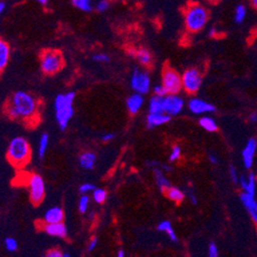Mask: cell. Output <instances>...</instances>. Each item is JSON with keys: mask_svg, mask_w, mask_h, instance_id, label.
<instances>
[{"mask_svg": "<svg viewBox=\"0 0 257 257\" xmlns=\"http://www.w3.org/2000/svg\"><path fill=\"white\" fill-rule=\"evenodd\" d=\"M6 114L13 120L30 122L38 116V102L35 96L23 90L16 91L6 106Z\"/></svg>", "mask_w": 257, "mask_h": 257, "instance_id": "6da1fadb", "label": "cell"}, {"mask_svg": "<svg viewBox=\"0 0 257 257\" xmlns=\"http://www.w3.org/2000/svg\"><path fill=\"white\" fill-rule=\"evenodd\" d=\"M209 20L207 9L198 3H190L184 10L185 27L190 33L202 31Z\"/></svg>", "mask_w": 257, "mask_h": 257, "instance_id": "7a4b0ae2", "label": "cell"}, {"mask_svg": "<svg viewBox=\"0 0 257 257\" xmlns=\"http://www.w3.org/2000/svg\"><path fill=\"white\" fill-rule=\"evenodd\" d=\"M75 97L76 93L69 91L66 93H60L55 98V117L62 132L67 130L69 122L74 116Z\"/></svg>", "mask_w": 257, "mask_h": 257, "instance_id": "3957f363", "label": "cell"}, {"mask_svg": "<svg viewBox=\"0 0 257 257\" xmlns=\"http://www.w3.org/2000/svg\"><path fill=\"white\" fill-rule=\"evenodd\" d=\"M7 157L10 163L17 168L27 165L31 159V146L28 140L23 137L14 138L9 144Z\"/></svg>", "mask_w": 257, "mask_h": 257, "instance_id": "277c9868", "label": "cell"}, {"mask_svg": "<svg viewBox=\"0 0 257 257\" xmlns=\"http://www.w3.org/2000/svg\"><path fill=\"white\" fill-rule=\"evenodd\" d=\"M64 67V58L59 50L46 49L40 55V69L45 75H55Z\"/></svg>", "mask_w": 257, "mask_h": 257, "instance_id": "5b68a950", "label": "cell"}, {"mask_svg": "<svg viewBox=\"0 0 257 257\" xmlns=\"http://www.w3.org/2000/svg\"><path fill=\"white\" fill-rule=\"evenodd\" d=\"M168 94H178L183 89L182 75L175 69L165 66L162 71V83Z\"/></svg>", "mask_w": 257, "mask_h": 257, "instance_id": "8992f818", "label": "cell"}, {"mask_svg": "<svg viewBox=\"0 0 257 257\" xmlns=\"http://www.w3.org/2000/svg\"><path fill=\"white\" fill-rule=\"evenodd\" d=\"M183 89L189 94H195L202 86L203 76L199 69L189 68L182 74Z\"/></svg>", "mask_w": 257, "mask_h": 257, "instance_id": "52a82bcc", "label": "cell"}, {"mask_svg": "<svg viewBox=\"0 0 257 257\" xmlns=\"http://www.w3.org/2000/svg\"><path fill=\"white\" fill-rule=\"evenodd\" d=\"M131 86L134 92L140 94H147L151 90V77L150 74L140 68H136L131 77Z\"/></svg>", "mask_w": 257, "mask_h": 257, "instance_id": "ba28073f", "label": "cell"}, {"mask_svg": "<svg viewBox=\"0 0 257 257\" xmlns=\"http://www.w3.org/2000/svg\"><path fill=\"white\" fill-rule=\"evenodd\" d=\"M29 196L31 202L38 206L45 198V183L39 174H31L28 178Z\"/></svg>", "mask_w": 257, "mask_h": 257, "instance_id": "9c48e42d", "label": "cell"}, {"mask_svg": "<svg viewBox=\"0 0 257 257\" xmlns=\"http://www.w3.org/2000/svg\"><path fill=\"white\" fill-rule=\"evenodd\" d=\"M185 106V100L178 94H167L163 97L164 113L170 117L181 113Z\"/></svg>", "mask_w": 257, "mask_h": 257, "instance_id": "30bf717a", "label": "cell"}, {"mask_svg": "<svg viewBox=\"0 0 257 257\" xmlns=\"http://www.w3.org/2000/svg\"><path fill=\"white\" fill-rule=\"evenodd\" d=\"M188 108L193 114L196 115L213 113L216 110V108L212 104H210V102H207L198 97H193L189 100Z\"/></svg>", "mask_w": 257, "mask_h": 257, "instance_id": "8fae6325", "label": "cell"}, {"mask_svg": "<svg viewBox=\"0 0 257 257\" xmlns=\"http://www.w3.org/2000/svg\"><path fill=\"white\" fill-rule=\"evenodd\" d=\"M257 150V141L255 139L248 140L247 144L245 145L243 151H242V159L243 164L246 169H250L254 162V156Z\"/></svg>", "mask_w": 257, "mask_h": 257, "instance_id": "7c38bea8", "label": "cell"}, {"mask_svg": "<svg viewBox=\"0 0 257 257\" xmlns=\"http://www.w3.org/2000/svg\"><path fill=\"white\" fill-rule=\"evenodd\" d=\"M42 230L51 236L57 237L61 239H65L68 235V229L64 222H58V223H45L42 225Z\"/></svg>", "mask_w": 257, "mask_h": 257, "instance_id": "4fadbf2b", "label": "cell"}, {"mask_svg": "<svg viewBox=\"0 0 257 257\" xmlns=\"http://www.w3.org/2000/svg\"><path fill=\"white\" fill-rule=\"evenodd\" d=\"M145 104V98L143 94L134 92L126 98V108L132 115L138 114Z\"/></svg>", "mask_w": 257, "mask_h": 257, "instance_id": "5bb4252c", "label": "cell"}, {"mask_svg": "<svg viewBox=\"0 0 257 257\" xmlns=\"http://www.w3.org/2000/svg\"><path fill=\"white\" fill-rule=\"evenodd\" d=\"M239 185L244 193L255 197L256 192V176L252 172L248 175L242 174L239 178Z\"/></svg>", "mask_w": 257, "mask_h": 257, "instance_id": "9a60e30c", "label": "cell"}, {"mask_svg": "<svg viewBox=\"0 0 257 257\" xmlns=\"http://www.w3.org/2000/svg\"><path fill=\"white\" fill-rule=\"evenodd\" d=\"M240 199L244 205V207L250 214L251 218L255 223H257V202L255 201V198L249 194L242 193L240 195Z\"/></svg>", "mask_w": 257, "mask_h": 257, "instance_id": "2e32d148", "label": "cell"}, {"mask_svg": "<svg viewBox=\"0 0 257 257\" xmlns=\"http://www.w3.org/2000/svg\"><path fill=\"white\" fill-rule=\"evenodd\" d=\"M128 55L135 58L140 63V65H142L144 67H149L153 62L152 54L146 48H140L137 50L132 49L128 51Z\"/></svg>", "mask_w": 257, "mask_h": 257, "instance_id": "e0dca14e", "label": "cell"}, {"mask_svg": "<svg viewBox=\"0 0 257 257\" xmlns=\"http://www.w3.org/2000/svg\"><path fill=\"white\" fill-rule=\"evenodd\" d=\"M171 117L165 113H160V114H153L149 113L147 116V126L149 130H153L155 127L162 126L170 121Z\"/></svg>", "mask_w": 257, "mask_h": 257, "instance_id": "ac0fdd59", "label": "cell"}, {"mask_svg": "<svg viewBox=\"0 0 257 257\" xmlns=\"http://www.w3.org/2000/svg\"><path fill=\"white\" fill-rule=\"evenodd\" d=\"M65 218L64 210L61 207H51L44 213L43 221L45 223L63 222Z\"/></svg>", "mask_w": 257, "mask_h": 257, "instance_id": "d6986e66", "label": "cell"}, {"mask_svg": "<svg viewBox=\"0 0 257 257\" xmlns=\"http://www.w3.org/2000/svg\"><path fill=\"white\" fill-rule=\"evenodd\" d=\"M11 59V47L9 43L0 37V75L9 65Z\"/></svg>", "mask_w": 257, "mask_h": 257, "instance_id": "ffe728a7", "label": "cell"}, {"mask_svg": "<svg viewBox=\"0 0 257 257\" xmlns=\"http://www.w3.org/2000/svg\"><path fill=\"white\" fill-rule=\"evenodd\" d=\"M78 162L81 168L85 170H92L95 166L96 155L93 152H89V151L83 152L78 157Z\"/></svg>", "mask_w": 257, "mask_h": 257, "instance_id": "44dd1931", "label": "cell"}, {"mask_svg": "<svg viewBox=\"0 0 257 257\" xmlns=\"http://www.w3.org/2000/svg\"><path fill=\"white\" fill-rule=\"evenodd\" d=\"M153 171H154V177H155V182H156L157 187L159 188V190L161 192L164 193L169 187H171L168 178L165 176L164 171L159 167L153 168Z\"/></svg>", "mask_w": 257, "mask_h": 257, "instance_id": "7402d4cb", "label": "cell"}, {"mask_svg": "<svg viewBox=\"0 0 257 257\" xmlns=\"http://www.w3.org/2000/svg\"><path fill=\"white\" fill-rule=\"evenodd\" d=\"M166 198H168L170 201L172 202H175L177 204L182 203L186 197V194L181 190L178 189L176 187H169L165 192H164Z\"/></svg>", "mask_w": 257, "mask_h": 257, "instance_id": "603a6c76", "label": "cell"}, {"mask_svg": "<svg viewBox=\"0 0 257 257\" xmlns=\"http://www.w3.org/2000/svg\"><path fill=\"white\" fill-rule=\"evenodd\" d=\"M149 113L160 114L164 113L163 110V97L154 95L150 98L149 101Z\"/></svg>", "mask_w": 257, "mask_h": 257, "instance_id": "cb8c5ba5", "label": "cell"}, {"mask_svg": "<svg viewBox=\"0 0 257 257\" xmlns=\"http://www.w3.org/2000/svg\"><path fill=\"white\" fill-rule=\"evenodd\" d=\"M157 229L159 230V232H163V233H166L169 237V239L172 241V242H177V236L174 232V229L172 227V224L169 220H163L161 221L158 226H157Z\"/></svg>", "mask_w": 257, "mask_h": 257, "instance_id": "d4e9b609", "label": "cell"}, {"mask_svg": "<svg viewBox=\"0 0 257 257\" xmlns=\"http://www.w3.org/2000/svg\"><path fill=\"white\" fill-rule=\"evenodd\" d=\"M199 124L204 131H206L208 133H214L218 130V126H217L215 120L209 116L202 117L199 120Z\"/></svg>", "mask_w": 257, "mask_h": 257, "instance_id": "484cf974", "label": "cell"}, {"mask_svg": "<svg viewBox=\"0 0 257 257\" xmlns=\"http://www.w3.org/2000/svg\"><path fill=\"white\" fill-rule=\"evenodd\" d=\"M72 5L75 9L83 13H90L93 10L91 0H72Z\"/></svg>", "mask_w": 257, "mask_h": 257, "instance_id": "4316f807", "label": "cell"}, {"mask_svg": "<svg viewBox=\"0 0 257 257\" xmlns=\"http://www.w3.org/2000/svg\"><path fill=\"white\" fill-rule=\"evenodd\" d=\"M48 145H49V136L47 134H43L40 137L39 145H38V157L40 159L44 158L48 149Z\"/></svg>", "mask_w": 257, "mask_h": 257, "instance_id": "83f0119b", "label": "cell"}, {"mask_svg": "<svg viewBox=\"0 0 257 257\" xmlns=\"http://www.w3.org/2000/svg\"><path fill=\"white\" fill-rule=\"evenodd\" d=\"M108 197L107 191L105 189H98L96 188L93 192H92V199L95 203L97 204H102Z\"/></svg>", "mask_w": 257, "mask_h": 257, "instance_id": "f1b7e54d", "label": "cell"}, {"mask_svg": "<svg viewBox=\"0 0 257 257\" xmlns=\"http://www.w3.org/2000/svg\"><path fill=\"white\" fill-rule=\"evenodd\" d=\"M247 16V10L246 7L243 5H239L236 10H235V16H234V20L237 24H242Z\"/></svg>", "mask_w": 257, "mask_h": 257, "instance_id": "f546056e", "label": "cell"}, {"mask_svg": "<svg viewBox=\"0 0 257 257\" xmlns=\"http://www.w3.org/2000/svg\"><path fill=\"white\" fill-rule=\"evenodd\" d=\"M89 203H90V198L87 195H82L79 199L78 202V210L80 213L84 214L87 212L88 207H89Z\"/></svg>", "mask_w": 257, "mask_h": 257, "instance_id": "4dcf8cb0", "label": "cell"}, {"mask_svg": "<svg viewBox=\"0 0 257 257\" xmlns=\"http://www.w3.org/2000/svg\"><path fill=\"white\" fill-rule=\"evenodd\" d=\"M110 6H111V4L109 0H97L93 9L97 13H105L110 9Z\"/></svg>", "mask_w": 257, "mask_h": 257, "instance_id": "1f68e13d", "label": "cell"}, {"mask_svg": "<svg viewBox=\"0 0 257 257\" xmlns=\"http://www.w3.org/2000/svg\"><path fill=\"white\" fill-rule=\"evenodd\" d=\"M182 157V149L179 146H174L172 147V150L169 154V161L170 162H175L177 160L181 159Z\"/></svg>", "mask_w": 257, "mask_h": 257, "instance_id": "d6a6232c", "label": "cell"}, {"mask_svg": "<svg viewBox=\"0 0 257 257\" xmlns=\"http://www.w3.org/2000/svg\"><path fill=\"white\" fill-rule=\"evenodd\" d=\"M5 246H6L8 251L15 252L18 249V242H17L16 239H14L12 237H9L5 240Z\"/></svg>", "mask_w": 257, "mask_h": 257, "instance_id": "836d02e7", "label": "cell"}, {"mask_svg": "<svg viewBox=\"0 0 257 257\" xmlns=\"http://www.w3.org/2000/svg\"><path fill=\"white\" fill-rule=\"evenodd\" d=\"M92 60L99 64H105L110 62V57L105 53H97L92 56Z\"/></svg>", "mask_w": 257, "mask_h": 257, "instance_id": "e575fe53", "label": "cell"}, {"mask_svg": "<svg viewBox=\"0 0 257 257\" xmlns=\"http://www.w3.org/2000/svg\"><path fill=\"white\" fill-rule=\"evenodd\" d=\"M96 189V187L92 184H89V183H85L83 185L80 186L79 188V192L82 194V195H87L89 193H92L94 190Z\"/></svg>", "mask_w": 257, "mask_h": 257, "instance_id": "d590c367", "label": "cell"}, {"mask_svg": "<svg viewBox=\"0 0 257 257\" xmlns=\"http://www.w3.org/2000/svg\"><path fill=\"white\" fill-rule=\"evenodd\" d=\"M228 174H229V177H230V181H232L234 184H239V178L240 176L238 175V171L236 169L235 166L230 165L229 166V170H228Z\"/></svg>", "mask_w": 257, "mask_h": 257, "instance_id": "8d00e7d4", "label": "cell"}, {"mask_svg": "<svg viewBox=\"0 0 257 257\" xmlns=\"http://www.w3.org/2000/svg\"><path fill=\"white\" fill-rule=\"evenodd\" d=\"M153 92H154V95H157V96H160V97H164L165 95L168 94L165 87L162 84L154 86L153 87Z\"/></svg>", "mask_w": 257, "mask_h": 257, "instance_id": "74e56055", "label": "cell"}, {"mask_svg": "<svg viewBox=\"0 0 257 257\" xmlns=\"http://www.w3.org/2000/svg\"><path fill=\"white\" fill-rule=\"evenodd\" d=\"M45 257H64V251L59 248H53L46 252Z\"/></svg>", "mask_w": 257, "mask_h": 257, "instance_id": "f35d334b", "label": "cell"}, {"mask_svg": "<svg viewBox=\"0 0 257 257\" xmlns=\"http://www.w3.org/2000/svg\"><path fill=\"white\" fill-rule=\"evenodd\" d=\"M219 252L215 243H210L208 247V257H218Z\"/></svg>", "mask_w": 257, "mask_h": 257, "instance_id": "ab89813d", "label": "cell"}, {"mask_svg": "<svg viewBox=\"0 0 257 257\" xmlns=\"http://www.w3.org/2000/svg\"><path fill=\"white\" fill-rule=\"evenodd\" d=\"M187 195H188V197H189L190 201H191L194 205H197V204H198L197 196H196V194L193 192V190H192V189H189V190L187 191Z\"/></svg>", "mask_w": 257, "mask_h": 257, "instance_id": "60d3db41", "label": "cell"}, {"mask_svg": "<svg viewBox=\"0 0 257 257\" xmlns=\"http://www.w3.org/2000/svg\"><path fill=\"white\" fill-rule=\"evenodd\" d=\"M97 243H98V240H97V238H96V237H92V238L90 239L89 243H88V246H87V249H88V251H93V250L96 248V246H97Z\"/></svg>", "mask_w": 257, "mask_h": 257, "instance_id": "b9f144b4", "label": "cell"}, {"mask_svg": "<svg viewBox=\"0 0 257 257\" xmlns=\"http://www.w3.org/2000/svg\"><path fill=\"white\" fill-rule=\"evenodd\" d=\"M114 139H115V135H114V134H111V133L102 135L101 138H100L101 142H104V143H109V142L113 141Z\"/></svg>", "mask_w": 257, "mask_h": 257, "instance_id": "7bdbcfd3", "label": "cell"}, {"mask_svg": "<svg viewBox=\"0 0 257 257\" xmlns=\"http://www.w3.org/2000/svg\"><path fill=\"white\" fill-rule=\"evenodd\" d=\"M218 34V30L216 28H210V30L208 31V36L209 37H216Z\"/></svg>", "mask_w": 257, "mask_h": 257, "instance_id": "ee69618b", "label": "cell"}, {"mask_svg": "<svg viewBox=\"0 0 257 257\" xmlns=\"http://www.w3.org/2000/svg\"><path fill=\"white\" fill-rule=\"evenodd\" d=\"M249 120H250V122H252V123L257 122V113H255V112L251 113V114L249 115Z\"/></svg>", "mask_w": 257, "mask_h": 257, "instance_id": "f6af8a7d", "label": "cell"}, {"mask_svg": "<svg viewBox=\"0 0 257 257\" xmlns=\"http://www.w3.org/2000/svg\"><path fill=\"white\" fill-rule=\"evenodd\" d=\"M6 8H7L6 3H5V2H2V0H0V17L3 16L4 12L6 11Z\"/></svg>", "mask_w": 257, "mask_h": 257, "instance_id": "bcb514c9", "label": "cell"}, {"mask_svg": "<svg viewBox=\"0 0 257 257\" xmlns=\"http://www.w3.org/2000/svg\"><path fill=\"white\" fill-rule=\"evenodd\" d=\"M209 161H210L212 164H217L218 159H217V157H216L215 155H210V156H209Z\"/></svg>", "mask_w": 257, "mask_h": 257, "instance_id": "7dc6e473", "label": "cell"}, {"mask_svg": "<svg viewBox=\"0 0 257 257\" xmlns=\"http://www.w3.org/2000/svg\"><path fill=\"white\" fill-rule=\"evenodd\" d=\"M36 2H37L39 5H41V6L45 7V6H47V5H48L49 0H36Z\"/></svg>", "mask_w": 257, "mask_h": 257, "instance_id": "c3c4849f", "label": "cell"}, {"mask_svg": "<svg viewBox=\"0 0 257 257\" xmlns=\"http://www.w3.org/2000/svg\"><path fill=\"white\" fill-rule=\"evenodd\" d=\"M117 257H125V252L123 249H119L117 252Z\"/></svg>", "mask_w": 257, "mask_h": 257, "instance_id": "681fc988", "label": "cell"}, {"mask_svg": "<svg viewBox=\"0 0 257 257\" xmlns=\"http://www.w3.org/2000/svg\"><path fill=\"white\" fill-rule=\"evenodd\" d=\"M250 4L252 6V8L257 11V0H250Z\"/></svg>", "mask_w": 257, "mask_h": 257, "instance_id": "f907efd6", "label": "cell"}, {"mask_svg": "<svg viewBox=\"0 0 257 257\" xmlns=\"http://www.w3.org/2000/svg\"><path fill=\"white\" fill-rule=\"evenodd\" d=\"M64 257H71V254L69 252H64Z\"/></svg>", "mask_w": 257, "mask_h": 257, "instance_id": "816d5d0a", "label": "cell"}, {"mask_svg": "<svg viewBox=\"0 0 257 257\" xmlns=\"http://www.w3.org/2000/svg\"><path fill=\"white\" fill-rule=\"evenodd\" d=\"M92 217H94V212H91V213L89 214V219H90V220H92Z\"/></svg>", "mask_w": 257, "mask_h": 257, "instance_id": "f5cc1de1", "label": "cell"}, {"mask_svg": "<svg viewBox=\"0 0 257 257\" xmlns=\"http://www.w3.org/2000/svg\"><path fill=\"white\" fill-rule=\"evenodd\" d=\"M255 176H256V182H257V174H256V175H255Z\"/></svg>", "mask_w": 257, "mask_h": 257, "instance_id": "db71d44e", "label": "cell"}, {"mask_svg": "<svg viewBox=\"0 0 257 257\" xmlns=\"http://www.w3.org/2000/svg\"><path fill=\"white\" fill-rule=\"evenodd\" d=\"M43 257H45V256H43Z\"/></svg>", "mask_w": 257, "mask_h": 257, "instance_id": "11a10c76", "label": "cell"}]
</instances>
